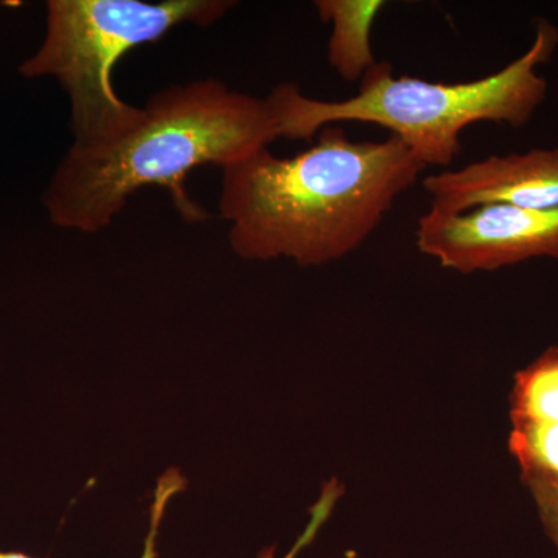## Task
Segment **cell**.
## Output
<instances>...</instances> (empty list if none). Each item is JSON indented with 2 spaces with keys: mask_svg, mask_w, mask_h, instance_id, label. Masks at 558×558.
Instances as JSON below:
<instances>
[{
  "mask_svg": "<svg viewBox=\"0 0 558 558\" xmlns=\"http://www.w3.org/2000/svg\"><path fill=\"white\" fill-rule=\"evenodd\" d=\"M278 138H286V123L274 90L258 98L218 80L178 84L135 106L110 137L72 143L44 207L60 229L100 233L138 190L161 186L182 219L204 222L207 211L186 189L190 172L207 165L222 170Z\"/></svg>",
  "mask_w": 558,
  "mask_h": 558,
  "instance_id": "obj_1",
  "label": "cell"
},
{
  "mask_svg": "<svg viewBox=\"0 0 558 558\" xmlns=\"http://www.w3.org/2000/svg\"><path fill=\"white\" fill-rule=\"evenodd\" d=\"M310 149L269 148L222 168L219 213L242 259L333 263L369 240L424 165L399 138L354 142L326 126Z\"/></svg>",
  "mask_w": 558,
  "mask_h": 558,
  "instance_id": "obj_2",
  "label": "cell"
},
{
  "mask_svg": "<svg viewBox=\"0 0 558 558\" xmlns=\"http://www.w3.org/2000/svg\"><path fill=\"white\" fill-rule=\"evenodd\" d=\"M557 44V28L539 21L523 57L468 83L395 76L389 62L377 61L360 81L357 94L343 101L315 100L296 84H279L275 92L284 116L286 138L312 140L340 121L377 124L399 138L425 168L450 167L470 124L494 121L521 128L534 117L548 95V81L537 68L550 60Z\"/></svg>",
  "mask_w": 558,
  "mask_h": 558,
  "instance_id": "obj_3",
  "label": "cell"
},
{
  "mask_svg": "<svg viewBox=\"0 0 558 558\" xmlns=\"http://www.w3.org/2000/svg\"><path fill=\"white\" fill-rule=\"evenodd\" d=\"M234 5L230 0H50L46 36L20 72L61 84L73 143L90 145L116 134L134 112L113 87V70L123 57L180 25L209 27Z\"/></svg>",
  "mask_w": 558,
  "mask_h": 558,
  "instance_id": "obj_4",
  "label": "cell"
},
{
  "mask_svg": "<svg viewBox=\"0 0 558 558\" xmlns=\"http://www.w3.org/2000/svg\"><path fill=\"white\" fill-rule=\"evenodd\" d=\"M418 252L444 269L475 274L535 258L558 259V208L490 204L464 213L429 208L417 222Z\"/></svg>",
  "mask_w": 558,
  "mask_h": 558,
  "instance_id": "obj_5",
  "label": "cell"
},
{
  "mask_svg": "<svg viewBox=\"0 0 558 558\" xmlns=\"http://www.w3.org/2000/svg\"><path fill=\"white\" fill-rule=\"evenodd\" d=\"M432 209L464 213L481 205L558 208V148L490 156L461 170L427 175Z\"/></svg>",
  "mask_w": 558,
  "mask_h": 558,
  "instance_id": "obj_6",
  "label": "cell"
},
{
  "mask_svg": "<svg viewBox=\"0 0 558 558\" xmlns=\"http://www.w3.org/2000/svg\"><path fill=\"white\" fill-rule=\"evenodd\" d=\"M319 20L332 25L328 44L330 68L354 83L377 64L371 33L385 2L381 0H318Z\"/></svg>",
  "mask_w": 558,
  "mask_h": 558,
  "instance_id": "obj_7",
  "label": "cell"
},
{
  "mask_svg": "<svg viewBox=\"0 0 558 558\" xmlns=\"http://www.w3.org/2000/svg\"><path fill=\"white\" fill-rule=\"evenodd\" d=\"M510 421L512 425L558 424V348H549L517 374Z\"/></svg>",
  "mask_w": 558,
  "mask_h": 558,
  "instance_id": "obj_8",
  "label": "cell"
},
{
  "mask_svg": "<svg viewBox=\"0 0 558 558\" xmlns=\"http://www.w3.org/2000/svg\"><path fill=\"white\" fill-rule=\"evenodd\" d=\"M509 450L527 487L558 490V424L512 425Z\"/></svg>",
  "mask_w": 558,
  "mask_h": 558,
  "instance_id": "obj_9",
  "label": "cell"
},
{
  "mask_svg": "<svg viewBox=\"0 0 558 558\" xmlns=\"http://www.w3.org/2000/svg\"><path fill=\"white\" fill-rule=\"evenodd\" d=\"M183 487L182 476L179 475L178 470H170L167 475L161 478L159 488L156 492V501H154L153 509H150V531L148 538H146L145 550H143L142 558H156V535L159 531L161 519H163L165 509H167L168 501L172 495L178 494L180 488ZM0 558H33L27 554L22 553H3L0 550Z\"/></svg>",
  "mask_w": 558,
  "mask_h": 558,
  "instance_id": "obj_10",
  "label": "cell"
},
{
  "mask_svg": "<svg viewBox=\"0 0 558 558\" xmlns=\"http://www.w3.org/2000/svg\"><path fill=\"white\" fill-rule=\"evenodd\" d=\"M529 490L537 502L539 517H542L546 532L556 543L558 549V490L546 487H529Z\"/></svg>",
  "mask_w": 558,
  "mask_h": 558,
  "instance_id": "obj_11",
  "label": "cell"
}]
</instances>
